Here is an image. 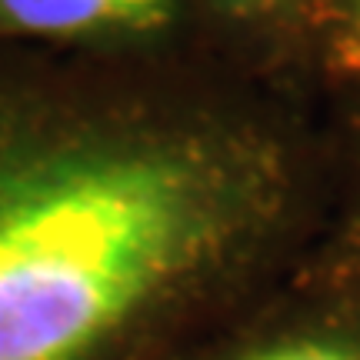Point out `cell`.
Returning <instances> with one entry per match:
<instances>
[{
  "instance_id": "6da1fadb",
  "label": "cell",
  "mask_w": 360,
  "mask_h": 360,
  "mask_svg": "<svg viewBox=\"0 0 360 360\" xmlns=\"http://www.w3.org/2000/svg\"><path fill=\"white\" fill-rule=\"evenodd\" d=\"M314 197L254 97L0 40V360H174L304 260Z\"/></svg>"
},
{
  "instance_id": "7a4b0ae2",
  "label": "cell",
  "mask_w": 360,
  "mask_h": 360,
  "mask_svg": "<svg viewBox=\"0 0 360 360\" xmlns=\"http://www.w3.org/2000/svg\"><path fill=\"white\" fill-rule=\"evenodd\" d=\"M174 360H360V294L300 260Z\"/></svg>"
},
{
  "instance_id": "3957f363",
  "label": "cell",
  "mask_w": 360,
  "mask_h": 360,
  "mask_svg": "<svg viewBox=\"0 0 360 360\" xmlns=\"http://www.w3.org/2000/svg\"><path fill=\"white\" fill-rule=\"evenodd\" d=\"M174 20V0H0V40L103 51L157 34Z\"/></svg>"
},
{
  "instance_id": "277c9868",
  "label": "cell",
  "mask_w": 360,
  "mask_h": 360,
  "mask_svg": "<svg viewBox=\"0 0 360 360\" xmlns=\"http://www.w3.org/2000/svg\"><path fill=\"white\" fill-rule=\"evenodd\" d=\"M310 267L334 277L337 283L360 294V177L357 191L334 224H317V233L304 254Z\"/></svg>"
},
{
  "instance_id": "5b68a950",
  "label": "cell",
  "mask_w": 360,
  "mask_h": 360,
  "mask_svg": "<svg viewBox=\"0 0 360 360\" xmlns=\"http://www.w3.org/2000/svg\"><path fill=\"white\" fill-rule=\"evenodd\" d=\"M327 67L340 77L360 80V0H337L327 37Z\"/></svg>"
},
{
  "instance_id": "8992f818",
  "label": "cell",
  "mask_w": 360,
  "mask_h": 360,
  "mask_svg": "<svg viewBox=\"0 0 360 360\" xmlns=\"http://www.w3.org/2000/svg\"><path fill=\"white\" fill-rule=\"evenodd\" d=\"M227 7H233V13H247V17H254V13H267L274 11L277 4L283 0H224Z\"/></svg>"
}]
</instances>
